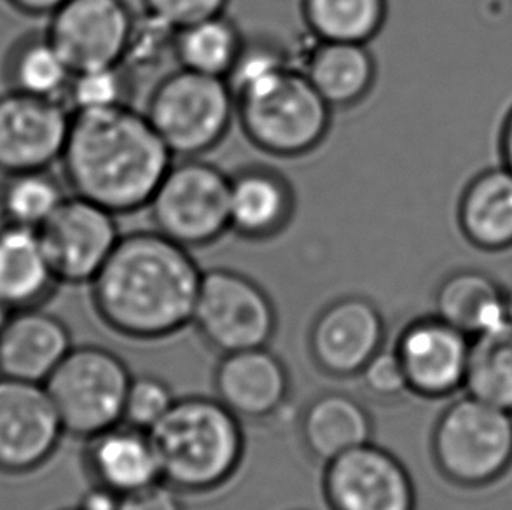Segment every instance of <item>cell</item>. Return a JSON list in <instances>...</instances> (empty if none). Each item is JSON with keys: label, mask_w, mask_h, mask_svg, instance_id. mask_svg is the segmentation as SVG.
<instances>
[{"label": "cell", "mask_w": 512, "mask_h": 510, "mask_svg": "<svg viewBox=\"0 0 512 510\" xmlns=\"http://www.w3.org/2000/svg\"><path fill=\"white\" fill-rule=\"evenodd\" d=\"M203 269L191 249L160 231L121 236L91 285L98 317L133 341L172 338L193 325Z\"/></svg>", "instance_id": "obj_1"}, {"label": "cell", "mask_w": 512, "mask_h": 510, "mask_svg": "<svg viewBox=\"0 0 512 510\" xmlns=\"http://www.w3.org/2000/svg\"><path fill=\"white\" fill-rule=\"evenodd\" d=\"M173 159L146 112L123 105L74 112L60 161L74 194L119 215L149 205Z\"/></svg>", "instance_id": "obj_2"}, {"label": "cell", "mask_w": 512, "mask_h": 510, "mask_svg": "<svg viewBox=\"0 0 512 510\" xmlns=\"http://www.w3.org/2000/svg\"><path fill=\"white\" fill-rule=\"evenodd\" d=\"M161 477L182 495L221 490L242 469L247 451L243 421L217 397H177L151 430Z\"/></svg>", "instance_id": "obj_3"}, {"label": "cell", "mask_w": 512, "mask_h": 510, "mask_svg": "<svg viewBox=\"0 0 512 510\" xmlns=\"http://www.w3.org/2000/svg\"><path fill=\"white\" fill-rule=\"evenodd\" d=\"M236 118L257 149L277 158H299L326 140L333 107L292 65L236 98Z\"/></svg>", "instance_id": "obj_4"}, {"label": "cell", "mask_w": 512, "mask_h": 510, "mask_svg": "<svg viewBox=\"0 0 512 510\" xmlns=\"http://www.w3.org/2000/svg\"><path fill=\"white\" fill-rule=\"evenodd\" d=\"M144 112L175 158H200L228 135L236 98L226 77L179 67L156 83Z\"/></svg>", "instance_id": "obj_5"}, {"label": "cell", "mask_w": 512, "mask_h": 510, "mask_svg": "<svg viewBox=\"0 0 512 510\" xmlns=\"http://www.w3.org/2000/svg\"><path fill=\"white\" fill-rule=\"evenodd\" d=\"M430 451L450 483L464 488L495 483L512 465V413L467 393L437 418Z\"/></svg>", "instance_id": "obj_6"}, {"label": "cell", "mask_w": 512, "mask_h": 510, "mask_svg": "<svg viewBox=\"0 0 512 510\" xmlns=\"http://www.w3.org/2000/svg\"><path fill=\"white\" fill-rule=\"evenodd\" d=\"M133 374L118 353L105 346H74L44 383L69 435L88 441L123 423Z\"/></svg>", "instance_id": "obj_7"}, {"label": "cell", "mask_w": 512, "mask_h": 510, "mask_svg": "<svg viewBox=\"0 0 512 510\" xmlns=\"http://www.w3.org/2000/svg\"><path fill=\"white\" fill-rule=\"evenodd\" d=\"M229 180L201 156L173 159L147 205L154 229L191 250L217 242L229 231Z\"/></svg>", "instance_id": "obj_8"}, {"label": "cell", "mask_w": 512, "mask_h": 510, "mask_svg": "<svg viewBox=\"0 0 512 510\" xmlns=\"http://www.w3.org/2000/svg\"><path fill=\"white\" fill-rule=\"evenodd\" d=\"M193 325L221 355L270 346L278 329L277 306L263 285L242 271L208 269L201 278Z\"/></svg>", "instance_id": "obj_9"}, {"label": "cell", "mask_w": 512, "mask_h": 510, "mask_svg": "<svg viewBox=\"0 0 512 510\" xmlns=\"http://www.w3.org/2000/svg\"><path fill=\"white\" fill-rule=\"evenodd\" d=\"M39 236L56 280L81 285L93 282L123 235L114 212L72 194L39 229Z\"/></svg>", "instance_id": "obj_10"}, {"label": "cell", "mask_w": 512, "mask_h": 510, "mask_svg": "<svg viewBox=\"0 0 512 510\" xmlns=\"http://www.w3.org/2000/svg\"><path fill=\"white\" fill-rule=\"evenodd\" d=\"M322 495L329 510H416L406 465L373 441L324 465Z\"/></svg>", "instance_id": "obj_11"}, {"label": "cell", "mask_w": 512, "mask_h": 510, "mask_svg": "<svg viewBox=\"0 0 512 510\" xmlns=\"http://www.w3.org/2000/svg\"><path fill=\"white\" fill-rule=\"evenodd\" d=\"M387 322L373 299L359 294L338 297L313 318L308 352L320 373L334 380L357 378L385 346Z\"/></svg>", "instance_id": "obj_12"}, {"label": "cell", "mask_w": 512, "mask_h": 510, "mask_svg": "<svg viewBox=\"0 0 512 510\" xmlns=\"http://www.w3.org/2000/svg\"><path fill=\"white\" fill-rule=\"evenodd\" d=\"M65 434L46 386L0 376V472L41 469Z\"/></svg>", "instance_id": "obj_13"}, {"label": "cell", "mask_w": 512, "mask_h": 510, "mask_svg": "<svg viewBox=\"0 0 512 510\" xmlns=\"http://www.w3.org/2000/svg\"><path fill=\"white\" fill-rule=\"evenodd\" d=\"M72 111L63 100L11 90L0 95V172L48 170L62 159Z\"/></svg>", "instance_id": "obj_14"}, {"label": "cell", "mask_w": 512, "mask_h": 510, "mask_svg": "<svg viewBox=\"0 0 512 510\" xmlns=\"http://www.w3.org/2000/svg\"><path fill=\"white\" fill-rule=\"evenodd\" d=\"M49 18L46 34L72 72L123 62L135 18L126 0H67Z\"/></svg>", "instance_id": "obj_15"}, {"label": "cell", "mask_w": 512, "mask_h": 510, "mask_svg": "<svg viewBox=\"0 0 512 510\" xmlns=\"http://www.w3.org/2000/svg\"><path fill=\"white\" fill-rule=\"evenodd\" d=\"M409 390L423 399H446L464 390L471 338L437 315L416 318L397 336Z\"/></svg>", "instance_id": "obj_16"}, {"label": "cell", "mask_w": 512, "mask_h": 510, "mask_svg": "<svg viewBox=\"0 0 512 510\" xmlns=\"http://www.w3.org/2000/svg\"><path fill=\"white\" fill-rule=\"evenodd\" d=\"M292 380L270 346L221 355L214 371V397L240 420L268 421L289 402Z\"/></svg>", "instance_id": "obj_17"}, {"label": "cell", "mask_w": 512, "mask_h": 510, "mask_svg": "<svg viewBox=\"0 0 512 510\" xmlns=\"http://www.w3.org/2000/svg\"><path fill=\"white\" fill-rule=\"evenodd\" d=\"M69 327L48 311H13L0 331V376L46 383L69 355Z\"/></svg>", "instance_id": "obj_18"}, {"label": "cell", "mask_w": 512, "mask_h": 510, "mask_svg": "<svg viewBox=\"0 0 512 510\" xmlns=\"http://www.w3.org/2000/svg\"><path fill=\"white\" fill-rule=\"evenodd\" d=\"M296 212V194L285 175L268 166H245L229 180V231L250 242L280 235Z\"/></svg>", "instance_id": "obj_19"}, {"label": "cell", "mask_w": 512, "mask_h": 510, "mask_svg": "<svg viewBox=\"0 0 512 510\" xmlns=\"http://www.w3.org/2000/svg\"><path fill=\"white\" fill-rule=\"evenodd\" d=\"M84 462L93 484L118 497L163 479L151 432L126 423L90 437L86 441Z\"/></svg>", "instance_id": "obj_20"}, {"label": "cell", "mask_w": 512, "mask_h": 510, "mask_svg": "<svg viewBox=\"0 0 512 510\" xmlns=\"http://www.w3.org/2000/svg\"><path fill=\"white\" fill-rule=\"evenodd\" d=\"M296 67L303 70L333 111L364 102L376 83V60L362 42L315 39L306 49L303 63Z\"/></svg>", "instance_id": "obj_21"}, {"label": "cell", "mask_w": 512, "mask_h": 510, "mask_svg": "<svg viewBox=\"0 0 512 510\" xmlns=\"http://www.w3.org/2000/svg\"><path fill=\"white\" fill-rule=\"evenodd\" d=\"M299 432L313 460L326 465L373 441L374 421L364 402L355 395L329 390L305 407Z\"/></svg>", "instance_id": "obj_22"}, {"label": "cell", "mask_w": 512, "mask_h": 510, "mask_svg": "<svg viewBox=\"0 0 512 510\" xmlns=\"http://www.w3.org/2000/svg\"><path fill=\"white\" fill-rule=\"evenodd\" d=\"M58 283L39 231L0 224V304L9 311L37 308Z\"/></svg>", "instance_id": "obj_23"}, {"label": "cell", "mask_w": 512, "mask_h": 510, "mask_svg": "<svg viewBox=\"0 0 512 510\" xmlns=\"http://www.w3.org/2000/svg\"><path fill=\"white\" fill-rule=\"evenodd\" d=\"M458 228L483 252L512 249V172L488 168L467 184L457 210Z\"/></svg>", "instance_id": "obj_24"}, {"label": "cell", "mask_w": 512, "mask_h": 510, "mask_svg": "<svg viewBox=\"0 0 512 510\" xmlns=\"http://www.w3.org/2000/svg\"><path fill=\"white\" fill-rule=\"evenodd\" d=\"M507 289L481 269L464 268L444 276L434 294V315L469 338L506 322Z\"/></svg>", "instance_id": "obj_25"}, {"label": "cell", "mask_w": 512, "mask_h": 510, "mask_svg": "<svg viewBox=\"0 0 512 510\" xmlns=\"http://www.w3.org/2000/svg\"><path fill=\"white\" fill-rule=\"evenodd\" d=\"M243 42L235 21L226 13L215 14L177 30L175 63L207 76L228 77Z\"/></svg>", "instance_id": "obj_26"}, {"label": "cell", "mask_w": 512, "mask_h": 510, "mask_svg": "<svg viewBox=\"0 0 512 510\" xmlns=\"http://www.w3.org/2000/svg\"><path fill=\"white\" fill-rule=\"evenodd\" d=\"M465 392L512 413V320L471 338Z\"/></svg>", "instance_id": "obj_27"}, {"label": "cell", "mask_w": 512, "mask_h": 510, "mask_svg": "<svg viewBox=\"0 0 512 510\" xmlns=\"http://www.w3.org/2000/svg\"><path fill=\"white\" fill-rule=\"evenodd\" d=\"M301 11L315 39L369 44L385 27L388 0H303Z\"/></svg>", "instance_id": "obj_28"}, {"label": "cell", "mask_w": 512, "mask_h": 510, "mask_svg": "<svg viewBox=\"0 0 512 510\" xmlns=\"http://www.w3.org/2000/svg\"><path fill=\"white\" fill-rule=\"evenodd\" d=\"M7 72L13 90L63 102L74 74L48 34L21 41L9 58Z\"/></svg>", "instance_id": "obj_29"}, {"label": "cell", "mask_w": 512, "mask_h": 510, "mask_svg": "<svg viewBox=\"0 0 512 510\" xmlns=\"http://www.w3.org/2000/svg\"><path fill=\"white\" fill-rule=\"evenodd\" d=\"M65 198L48 170L13 173L0 187V214L4 222L39 231Z\"/></svg>", "instance_id": "obj_30"}, {"label": "cell", "mask_w": 512, "mask_h": 510, "mask_svg": "<svg viewBox=\"0 0 512 510\" xmlns=\"http://www.w3.org/2000/svg\"><path fill=\"white\" fill-rule=\"evenodd\" d=\"M177 30L179 28L173 27L172 23L146 9L142 14H135L121 62L123 67L137 79L151 76L168 63L175 62Z\"/></svg>", "instance_id": "obj_31"}, {"label": "cell", "mask_w": 512, "mask_h": 510, "mask_svg": "<svg viewBox=\"0 0 512 510\" xmlns=\"http://www.w3.org/2000/svg\"><path fill=\"white\" fill-rule=\"evenodd\" d=\"M135 77L123 63L74 72L65 104L74 112L105 111L130 105Z\"/></svg>", "instance_id": "obj_32"}, {"label": "cell", "mask_w": 512, "mask_h": 510, "mask_svg": "<svg viewBox=\"0 0 512 510\" xmlns=\"http://www.w3.org/2000/svg\"><path fill=\"white\" fill-rule=\"evenodd\" d=\"M292 65L296 63L292 62L289 51L280 42L273 41L270 37H245L242 51L226 79L235 93V98H238L257 84L270 81Z\"/></svg>", "instance_id": "obj_33"}, {"label": "cell", "mask_w": 512, "mask_h": 510, "mask_svg": "<svg viewBox=\"0 0 512 510\" xmlns=\"http://www.w3.org/2000/svg\"><path fill=\"white\" fill-rule=\"evenodd\" d=\"M177 397L172 386L154 374L133 376L126 392L123 423L151 432L172 409Z\"/></svg>", "instance_id": "obj_34"}, {"label": "cell", "mask_w": 512, "mask_h": 510, "mask_svg": "<svg viewBox=\"0 0 512 510\" xmlns=\"http://www.w3.org/2000/svg\"><path fill=\"white\" fill-rule=\"evenodd\" d=\"M362 390L374 400L397 402L411 393L399 355L392 348H381L357 376Z\"/></svg>", "instance_id": "obj_35"}, {"label": "cell", "mask_w": 512, "mask_h": 510, "mask_svg": "<svg viewBox=\"0 0 512 510\" xmlns=\"http://www.w3.org/2000/svg\"><path fill=\"white\" fill-rule=\"evenodd\" d=\"M229 0H144V9L182 28L194 21L226 13Z\"/></svg>", "instance_id": "obj_36"}, {"label": "cell", "mask_w": 512, "mask_h": 510, "mask_svg": "<svg viewBox=\"0 0 512 510\" xmlns=\"http://www.w3.org/2000/svg\"><path fill=\"white\" fill-rule=\"evenodd\" d=\"M118 510H184V504L182 493L161 479L142 490L119 497Z\"/></svg>", "instance_id": "obj_37"}, {"label": "cell", "mask_w": 512, "mask_h": 510, "mask_svg": "<svg viewBox=\"0 0 512 510\" xmlns=\"http://www.w3.org/2000/svg\"><path fill=\"white\" fill-rule=\"evenodd\" d=\"M118 504L119 497L116 493L93 484V488L84 493L77 505L83 510H118Z\"/></svg>", "instance_id": "obj_38"}, {"label": "cell", "mask_w": 512, "mask_h": 510, "mask_svg": "<svg viewBox=\"0 0 512 510\" xmlns=\"http://www.w3.org/2000/svg\"><path fill=\"white\" fill-rule=\"evenodd\" d=\"M7 4L28 16H51L56 13L67 0H6Z\"/></svg>", "instance_id": "obj_39"}, {"label": "cell", "mask_w": 512, "mask_h": 510, "mask_svg": "<svg viewBox=\"0 0 512 510\" xmlns=\"http://www.w3.org/2000/svg\"><path fill=\"white\" fill-rule=\"evenodd\" d=\"M499 151L502 166H506L507 170L512 172V107L500 128Z\"/></svg>", "instance_id": "obj_40"}, {"label": "cell", "mask_w": 512, "mask_h": 510, "mask_svg": "<svg viewBox=\"0 0 512 510\" xmlns=\"http://www.w3.org/2000/svg\"><path fill=\"white\" fill-rule=\"evenodd\" d=\"M506 301H507V317H509V320H512V289H507Z\"/></svg>", "instance_id": "obj_41"}, {"label": "cell", "mask_w": 512, "mask_h": 510, "mask_svg": "<svg viewBox=\"0 0 512 510\" xmlns=\"http://www.w3.org/2000/svg\"><path fill=\"white\" fill-rule=\"evenodd\" d=\"M65 510H83V509H81V507H79V505H77V507H74V509H65Z\"/></svg>", "instance_id": "obj_42"}]
</instances>
